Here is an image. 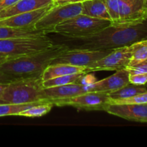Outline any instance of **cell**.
I'll return each mask as SVG.
<instances>
[{
	"label": "cell",
	"mask_w": 147,
	"mask_h": 147,
	"mask_svg": "<svg viewBox=\"0 0 147 147\" xmlns=\"http://www.w3.org/2000/svg\"><path fill=\"white\" fill-rule=\"evenodd\" d=\"M10 59L12 58H11V57H9V56L3 54V53H0V65H2L4 63H5L6 61H7V60H10Z\"/></svg>",
	"instance_id": "30"
},
{
	"label": "cell",
	"mask_w": 147,
	"mask_h": 147,
	"mask_svg": "<svg viewBox=\"0 0 147 147\" xmlns=\"http://www.w3.org/2000/svg\"><path fill=\"white\" fill-rule=\"evenodd\" d=\"M131 57L127 67H131L147 59V39L130 45Z\"/></svg>",
	"instance_id": "20"
},
{
	"label": "cell",
	"mask_w": 147,
	"mask_h": 147,
	"mask_svg": "<svg viewBox=\"0 0 147 147\" xmlns=\"http://www.w3.org/2000/svg\"><path fill=\"white\" fill-rule=\"evenodd\" d=\"M104 111L126 120L147 123V103L139 104H109Z\"/></svg>",
	"instance_id": "11"
},
{
	"label": "cell",
	"mask_w": 147,
	"mask_h": 147,
	"mask_svg": "<svg viewBox=\"0 0 147 147\" xmlns=\"http://www.w3.org/2000/svg\"><path fill=\"white\" fill-rule=\"evenodd\" d=\"M109 102L108 92L88 91L74 97L52 101L54 106H72L86 111H104Z\"/></svg>",
	"instance_id": "7"
},
{
	"label": "cell",
	"mask_w": 147,
	"mask_h": 147,
	"mask_svg": "<svg viewBox=\"0 0 147 147\" xmlns=\"http://www.w3.org/2000/svg\"><path fill=\"white\" fill-rule=\"evenodd\" d=\"M111 24L110 20L80 14L57 24L53 32L68 39H79L96 34Z\"/></svg>",
	"instance_id": "4"
},
{
	"label": "cell",
	"mask_w": 147,
	"mask_h": 147,
	"mask_svg": "<svg viewBox=\"0 0 147 147\" xmlns=\"http://www.w3.org/2000/svg\"><path fill=\"white\" fill-rule=\"evenodd\" d=\"M81 11L82 2L55 4L48 12L36 23L34 27L45 34L53 32L57 24L81 14Z\"/></svg>",
	"instance_id": "6"
},
{
	"label": "cell",
	"mask_w": 147,
	"mask_h": 147,
	"mask_svg": "<svg viewBox=\"0 0 147 147\" xmlns=\"http://www.w3.org/2000/svg\"><path fill=\"white\" fill-rule=\"evenodd\" d=\"M120 20L119 25H131L147 18V0H119Z\"/></svg>",
	"instance_id": "10"
},
{
	"label": "cell",
	"mask_w": 147,
	"mask_h": 147,
	"mask_svg": "<svg viewBox=\"0 0 147 147\" xmlns=\"http://www.w3.org/2000/svg\"><path fill=\"white\" fill-rule=\"evenodd\" d=\"M147 103V91L144 93L135 95L128 98L120 99V100H109L110 104H139V103Z\"/></svg>",
	"instance_id": "25"
},
{
	"label": "cell",
	"mask_w": 147,
	"mask_h": 147,
	"mask_svg": "<svg viewBox=\"0 0 147 147\" xmlns=\"http://www.w3.org/2000/svg\"><path fill=\"white\" fill-rule=\"evenodd\" d=\"M77 73H87L86 67L68 64H51L43 71L41 79L42 81H45L60 76Z\"/></svg>",
	"instance_id": "16"
},
{
	"label": "cell",
	"mask_w": 147,
	"mask_h": 147,
	"mask_svg": "<svg viewBox=\"0 0 147 147\" xmlns=\"http://www.w3.org/2000/svg\"><path fill=\"white\" fill-rule=\"evenodd\" d=\"M145 86H146V88H147V83H146V84H145Z\"/></svg>",
	"instance_id": "34"
},
{
	"label": "cell",
	"mask_w": 147,
	"mask_h": 147,
	"mask_svg": "<svg viewBox=\"0 0 147 147\" xmlns=\"http://www.w3.org/2000/svg\"><path fill=\"white\" fill-rule=\"evenodd\" d=\"M86 73H77V74L66 75L54 78L50 80L42 81L43 88L55 87V86H63V85L71 84V83H80V80L83 76Z\"/></svg>",
	"instance_id": "21"
},
{
	"label": "cell",
	"mask_w": 147,
	"mask_h": 147,
	"mask_svg": "<svg viewBox=\"0 0 147 147\" xmlns=\"http://www.w3.org/2000/svg\"><path fill=\"white\" fill-rule=\"evenodd\" d=\"M131 57L130 45L124 46L111 50L100 60L95 61L86 67L87 73L100 70H119L126 68Z\"/></svg>",
	"instance_id": "9"
},
{
	"label": "cell",
	"mask_w": 147,
	"mask_h": 147,
	"mask_svg": "<svg viewBox=\"0 0 147 147\" xmlns=\"http://www.w3.org/2000/svg\"><path fill=\"white\" fill-rule=\"evenodd\" d=\"M41 103L45 102H34L24 104H0V117L7 116H19L23 111Z\"/></svg>",
	"instance_id": "23"
},
{
	"label": "cell",
	"mask_w": 147,
	"mask_h": 147,
	"mask_svg": "<svg viewBox=\"0 0 147 147\" xmlns=\"http://www.w3.org/2000/svg\"><path fill=\"white\" fill-rule=\"evenodd\" d=\"M68 47L67 45L54 44L45 51L10 59L0 65V71L17 78H41L43 71L54 58Z\"/></svg>",
	"instance_id": "2"
},
{
	"label": "cell",
	"mask_w": 147,
	"mask_h": 147,
	"mask_svg": "<svg viewBox=\"0 0 147 147\" xmlns=\"http://www.w3.org/2000/svg\"><path fill=\"white\" fill-rule=\"evenodd\" d=\"M45 34H46L44 32L37 30L34 27L27 28H14L0 26V39L37 37Z\"/></svg>",
	"instance_id": "18"
},
{
	"label": "cell",
	"mask_w": 147,
	"mask_h": 147,
	"mask_svg": "<svg viewBox=\"0 0 147 147\" xmlns=\"http://www.w3.org/2000/svg\"><path fill=\"white\" fill-rule=\"evenodd\" d=\"M147 91V88L145 85L138 86V85L129 84L120 89L108 93L109 100H120V99L128 98L135 95L144 93Z\"/></svg>",
	"instance_id": "19"
},
{
	"label": "cell",
	"mask_w": 147,
	"mask_h": 147,
	"mask_svg": "<svg viewBox=\"0 0 147 147\" xmlns=\"http://www.w3.org/2000/svg\"><path fill=\"white\" fill-rule=\"evenodd\" d=\"M19 1L20 0H0V9L1 11L4 9L11 7Z\"/></svg>",
	"instance_id": "29"
},
{
	"label": "cell",
	"mask_w": 147,
	"mask_h": 147,
	"mask_svg": "<svg viewBox=\"0 0 147 147\" xmlns=\"http://www.w3.org/2000/svg\"><path fill=\"white\" fill-rule=\"evenodd\" d=\"M54 4L53 3L47 7L34 11L21 13L7 18L0 19V26L14 27V28H27V27H34L36 23L48 12L49 10Z\"/></svg>",
	"instance_id": "12"
},
{
	"label": "cell",
	"mask_w": 147,
	"mask_h": 147,
	"mask_svg": "<svg viewBox=\"0 0 147 147\" xmlns=\"http://www.w3.org/2000/svg\"><path fill=\"white\" fill-rule=\"evenodd\" d=\"M84 1H86V0H72V1H70V2H83Z\"/></svg>",
	"instance_id": "33"
},
{
	"label": "cell",
	"mask_w": 147,
	"mask_h": 147,
	"mask_svg": "<svg viewBox=\"0 0 147 147\" xmlns=\"http://www.w3.org/2000/svg\"><path fill=\"white\" fill-rule=\"evenodd\" d=\"M89 91V86L80 83H71L55 87L43 88L42 97L46 101L63 100Z\"/></svg>",
	"instance_id": "13"
},
{
	"label": "cell",
	"mask_w": 147,
	"mask_h": 147,
	"mask_svg": "<svg viewBox=\"0 0 147 147\" xmlns=\"http://www.w3.org/2000/svg\"><path fill=\"white\" fill-rule=\"evenodd\" d=\"M126 69L129 73V75L139 74V73H147V59L133 66L126 67Z\"/></svg>",
	"instance_id": "26"
},
{
	"label": "cell",
	"mask_w": 147,
	"mask_h": 147,
	"mask_svg": "<svg viewBox=\"0 0 147 147\" xmlns=\"http://www.w3.org/2000/svg\"><path fill=\"white\" fill-rule=\"evenodd\" d=\"M41 78H18L8 83L0 97V104H24L48 102L42 97Z\"/></svg>",
	"instance_id": "3"
},
{
	"label": "cell",
	"mask_w": 147,
	"mask_h": 147,
	"mask_svg": "<svg viewBox=\"0 0 147 147\" xmlns=\"http://www.w3.org/2000/svg\"><path fill=\"white\" fill-rule=\"evenodd\" d=\"M129 83L138 86L145 85L147 83V73L129 75Z\"/></svg>",
	"instance_id": "27"
},
{
	"label": "cell",
	"mask_w": 147,
	"mask_h": 147,
	"mask_svg": "<svg viewBox=\"0 0 147 147\" xmlns=\"http://www.w3.org/2000/svg\"><path fill=\"white\" fill-rule=\"evenodd\" d=\"M111 51V50H95L69 47L54 58L51 64H68L86 67L106 56Z\"/></svg>",
	"instance_id": "8"
},
{
	"label": "cell",
	"mask_w": 147,
	"mask_h": 147,
	"mask_svg": "<svg viewBox=\"0 0 147 147\" xmlns=\"http://www.w3.org/2000/svg\"><path fill=\"white\" fill-rule=\"evenodd\" d=\"M129 83V73L126 68L116 70V73L109 77L96 81L89 86V91L111 92L120 89Z\"/></svg>",
	"instance_id": "14"
},
{
	"label": "cell",
	"mask_w": 147,
	"mask_h": 147,
	"mask_svg": "<svg viewBox=\"0 0 147 147\" xmlns=\"http://www.w3.org/2000/svg\"><path fill=\"white\" fill-rule=\"evenodd\" d=\"M53 0H20L11 7L0 11V19L34 11L53 4Z\"/></svg>",
	"instance_id": "15"
},
{
	"label": "cell",
	"mask_w": 147,
	"mask_h": 147,
	"mask_svg": "<svg viewBox=\"0 0 147 147\" xmlns=\"http://www.w3.org/2000/svg\"><path fill=\"white\" fill-rule=\"evenodd\" d=\"M81 14L111 21L105 0H86L83 1Z\"/></svg>",
	"instance_id": "17"
},
{
	"label": "cell",
	"mask_w": 147,
	"mask_h": 147,
	"mask_svg": "<svg viewBox=\"0 0 147 147\" xmlns=\"http://www.w3.org/2000/svg\"><path fill=\"white\" fill-rule=\"evenodd\" d=\"M53 45V42L46 34L0 39V53L13 59L45 51Z\"/></svg>",
	"instance_id": "5"
},
{
	"label": "cell",
	"mask_w": 147,
	"mask_h": 147,
	"mask_svg": "<svg viewBox=\"0 0 147 147\" xmlns=\"http://www.w3.org/2000/svg\"><path fill=\"white\" fill-rule=\"evenodd\" d=\"M147 39V18L131 25H111L98 32L73 41V47L95 50H113Z\"/></svg>",
	"instance_id": "1"
},
{
	"label": "cell",
	"mask_w": 147,
	"mask_h": 147,
	"mask_svg": "<svg viewBox=\"0 0 147 147\" xmlns=\"http://www.w3.org/2000/svg\"><path fill=\"white\" fill-rule=\"evenodd\" d=\"M0 11H1V9H0Z\"/></svg>",
	"instance_id": "35"
},
{
	"label": "cell",
	"mask_w": 147,
	"mask_h": 147,
	"mask_svg": "<svg viewBox=\"0 0 147 147\" xmlns=\"http://www.w3.org/2000/svg\"><path fill=\"white\" fill-rule=\"evenodd\" d=\"M16 79L18 78L0 71V83H9Z\"/></svg>",
	"instance_id": "28"
},
{
	"label": "cell",
	"mask_w": 147,
	"mask_h": 147,
	"mask_svg": "<svg viewBox=\"0 0 147 147\" xmlns=\"http://www.w3.org/2000/svg\"><path fill=\"white\" fill-rule=\"evenodd\" d=\"M72 0H53L54 4H63V3H69Z\"/></svg>",
	"instance_id": "32"
},
{
	"label": "cell",
	"mask_w": 147,
	"mask_h": 147,
	"mask_svg": "<svg viewBox=\"0 0 147 147\" xmlns=\"http://www.w3.org/2000/svg\"><path fill=\"white\" fill-rule=\"evenodd\" d=\"M53 106L54 105L51 102H45V103H39V104L32 106V107L22 111L19 116L30 118L41 117V116L48 113L51 111Z\"/></svg>",
	"instance_id": "22"
},
{
	"label": "cell",
	"mask_w": 147,
	"mask_h": 147,
	"mask_svg": "<svg viewBox=\"0 0 147 147\" xmlns=\"http://www.w3.org/2000/svg\"><path fill=\"white\" fill-rule=\"evenodd\" d=\"M7 85H8V83H0V97H1V96L2 95L4 89L7 88Z\"/></svg>",
	"instance_id": "31"
},
{
	"label": "cell",
	"mask_w": 147,
	"mask_h": 147,
	"mask_svg": "<svg viewBox=\"0 0 147 147\" xmlns=\"http://www.w3.org/2000/svg\"><path fill=\"white\" fill-rule=\"evenodd\" d=\"M111 25H119L120 20V9L119 0H105Z\"/></svg>",
	"instance_id": "24"
}]
</instances>
